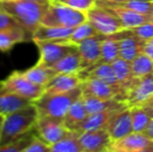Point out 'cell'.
Listing matches in <instances>:
<instances>
[{"instance_id": "7c38bea8", "label": "cell", "mask_w": 153, "mask_h": 152, "mask_svg": "<svg viewBox=\"0 0 153 152\" xmlns=\"http://www.w3.org/2000/svg\"><path fill=\"white\" fill-rule=\"evenodd\" d=\"M96 4L97 5L103 6V7L111 10V13H114L120 19L123 27L126 29L134 28V27L140 26V25L144 24L146 22H151V21H153L152 16H148V15H144L141 14V13L134 12V10H129V8H126L121 5H117V4H113V3H106V2L98 1V0H96Z\"/></svg>"}, {"instance_id": "4316f807", "label": "cell", "mask_w": 153, "mask_h": 152, "mask_svg": "<svg viewBox=\"0 0 153 152\" xmlns=\"http://www.w3.org/2000/svg\"><path fill=\"white\" fill-rule=\"evenodd\" d=\"M79 134L76 130H69L62 140L51 145V152H83Z\"/></svg>"}, {"instance_id": "5bb4252c", "label": "cell", "mask_w": 153, "mask_h": 152, "mask_svg": "<svg viewBox=\"0 0 153 152\" xmlns=\"http://www.w3.org/2000/svg\"><path fill=\"white\" fill-rule=\"evenodd\" d=\"M104 35H96L88 38L77 45L79 54L81 56L82 69L99 63L101 59V42L104 40ZM81 69V70H82Z\"/></svg>"}, {"instance_id": "52a82bcc", "label": "cell", "mask_w": 153, "mask_h": 152, "mask_svg": "<svg viewBox=\"0 0 153 152\" xmlns=\"http://www.w3.org/2000/svg\"><path fill=\"white\" fill-rule=\"evenodd\" d=\"M34 44L38 46L39 51H40V59L38 63L48 66V67H52L65 55L77 49V45L67 43L65 39L64 40L36 42Z\"/></svg>"}, {"instance_id": "7a4b0ae2", "label": "cell", "mask_w": 153, "mask_h": 152, "mask_svg": "<svg viewBox=\"0 0 153 152\" xmlns=\"http://www.w3.org/2000/svg\"><path fill=\"white\" fill-rule=\"evenodd\" d=\"M38 118L39 112L33 102L20 110L4 116L0 147L10 144L34 131V126Z\"/></svg>"}, {"instance_id": "e0dca14e", "label": "cell", "mask_w": 153, "mask_h": 152, "mask_svg": "<svg viewBox=\"0 0 153 152\" xmlns=\"http://www.w3.org/2000/svg\"><path fill=\"white\" fill-rule=\"evenodd\" d=\"M78 75L80 76L81 80H83L85 78H99L101 80H104L105 82L109 83V85H114V87H122L123 89L121 83L119 82V80H118L115 75L111 64L97 63L95 65L91 66V67L82 69L78 73Z\"/></svg>"}, {"instance_id": "3957f363", "label": "cell", "mask_w": 153, "mask_h": 152, "mask_svg": "<svg viewBox=\"0 0 153 152\" xmlns=\"http://www.w3.org/2000/svg\"><path fill=\"white\" fill-rule=\"evenodd\" d=\"M82 96L81 85L67 93L61 94H43L39 99L33 101L39 112V116L62 119L70 106Z\"/></svg>"}, {"instance_id": "f6af8a7d", "label": "cell", "mask_w": 153, "mask_h": 152, "mask_svg": "<svg viewBox=\"0 0 153 152\" xmlns=\"http://www.w3.org/2000/svg\"><path fill=\"white\" fill-rule=\"evenodd\" d=\"M2 1H10V0H0V2H2Z\"/></svg>"}, {"instance_id": "ee69618b", "label": "cell", "mask_w": 153, "mask_h": 152, "mask_svg": "<svg viewBox=\"0 0 153 152\" xmlns=\"http://www.w3.org/2000/svg\"><path fill=\"white\" fill-rule=\"evenodd\" d=\"M141 105H153V95L150 98H148V99L146 100L143 104H141Z\"/></svg>"}, {"instance_id": "bcb514c9", "label": "cell", "mask_w": 153, "mask_h": 152, "mask_svg": "<svg viewBox=\"0 0 153 152\" xmlns=\"http://www.w3.org/2000/svg\"><path fill=\"white\" fill-rule=\"evenodd\" d=\"M152 6H153V0H152Z\"/></svg>"}, {"instance_id": "83f0119b", "label": "cell", "mask_w": 153, "mask_h": 152, "mask_svg": "<svg viewBox=\"0 0 153 152\" xmlns=\"http://www.w3.org/2000/svg\"><path fill=\"white\" fill-rule=\"evenodd\" d=\"M111 67H113L117 79L119 80L123 89L126 92V90L130 87V85L133 82V80L137 78L132 73L130 62L125 61V59H121V57H118L115 62L111 63Z\"/></svg>"}, {"instance_id": "d590c367", "label": "cell", "mask_w": 153, "mask_h": 152, "mask_svg": "<svg viewBox=\"0 0 153 152\" xmlns=\"http://www.w3.org/2000/svg\"><path fill=\"white\" fill-rule=\"evenodd\" d=\"M55 1L85 13L96 6V0H55Z\"/></svg>"}, {"instance_id": "7bdbcfd3", "label": "cell", "mask_w": 153, "mask_h": 152, "mask_svg": "<svg viewBox=\"0 0 153 152\" xmlns=\"http://www.w3.org/2000/svg\"><path fill=\"white\" fill-rule=\"evenodd\" d=\"M3 122H4V116L0 114V140L2 136V130H3Z\"/></svg>"}, {"instance_id": "d6a6232c", "label": "cell", "mask_w": 153, "mask_h": 152, "mask_svg": "<svg viewBox=\"0 0 153 152\" xmlns=\"http://www.w3.org/2000/svg\"><path fill=\"white\" fill-rule=\"evenodd\" d=\"M117 5L124 6V7L132 10L134 12L153 17L152 0H127L125 2L117 4Z\"/></svg>"}, {"instance_id": "9c48e42d", "label": "cell", "mask_w": 153, "mask_h": 152, "mask_svg": "<svg viewBox=\"0 0 153 152\" xmlns=\"http://www.w3.org/2000/svg\"><path fill=\"white\" fill-rule=\"evenodd\" d=\"M107 152H153V140L143 132H131L119 140L111 141Z\"/></svg>"}, {"instance_id": "ab89813d", "label": "cell", "mask_w": 153, "mask_h": 152, "mask_svg": "<svg viewBox=\"0 0 153 152\" xmlns=\"http://www.w3.org/2000/svg\"><path fill=\"white\" fill-rule=\"evenodd\" d=\"M143 133L145 134L146 136H148L149 139L153 140V119L150 120L149 124H148V126L146 127V129L143 131Z\"/></svg>"}, {"instance_id": "1f68e13d", "label": "cell", "mask_w": 153, "mask_h": 152, "mask_svg": "<svg viewBox=\"0 0 153 152\" xmlns=\"http://www.w3.org/2000/svg\"><path fill=\"white\" fill-rule=\"evenodd\" d=\"M132 120V129L134 132H143L149 124L151 118L147 115L141 105L129 106Z\"/></svg>"}, {"instance_id": "603a6c76", "label": "cell", "mask_w": 153, "mask_h": 152, "mask_svg": "<svg viewBox=\"0 0 153 152\" xmlns=\"http://www.w3.org/2000/svg\"><path fill=\"white\" fill-rule=\"evenodd\" d=\"M53 70L56 73H67V74H78L82 69L81 66V56L79 54L78 48L72 51L69 54L65 55L56 64L52 66Z\"/></svg>"}, {"instance_id": "8fae6325", "label": "cell", "mask_w": 153, "mask_h": 152, "mask_svg": "<svg viewBox=\"0 0 153 152\" xmlns=\"http://www.w3.org/2000/svg\"><path fill=\"white\" fill-rule=\"evenodd\" d=\"M82 96L100 98V99H111L117 98L121 100L125 94L122 87H117L105 82L99 78H85L81 81Z\"/></svg>"}, {"instance_id": "e575fe53", "label": "cell", "mask_w": 153, "mask_h": 152, "mask_svg": "<svg viewBox=\"0 0 153 152\" xmlns=\"http://www.w3.org/2000/svg\"><path fill=\"white\" fill-rule=\"evenodd\" d=\"M24 152H51V146L34 132L30 143Z\"/></svg>"}, {"instance_id": "ffe728a7", "label": "cell", "mask_w": 153, "mask_h": 152, "mask_svg": "<svg viewBox=\"0 0 153 152\" xmlns=\"http://www.w3.org/2000/svg\"><path fill=\"white\" fill-rule=\"evenodd\" d=\"M30 103H32L30 100L25 99L6 90L0 80V114L6 116Z\"/></svg>"}, {"instance_id": "f1b7e54d", "label": "cell", "mask_w": 153, "mask_h": 152, "mask_svg": "<svg viewBox=\"0 0 153 152\" xmlns=\"http://www.w3.org/2000/svg\"><path fill=\"white\" fill-rule=\"evenodd\" d=\"M96 35H99V33L95 29V27L91 24V22L87 20L81 24L77 25L76 27H74L71 36L69 38L65 39V41L67 43H70V44L78 45L83 40L94 37Z\"/></svg>"}, {"instance_id": "b9f144b4", "label": "cell", "mask_w": 153, "mask_h": 152, "mask_svg": "<svg viewBox=\"0 0 153 152\" xmlns=\"http://www.w3.org/2000/svg\"><path fill=\"white\" fill-rule=\"evenodd\" d=\"M98 1L106 2V3H113V4H119V3H122V2L127 1V0H98Z\"/></svg>"}, {"instance_id": "d4e9b609", "label": "cell", "mask_w": 153, "mask_h": 152, "mask_svg": "<svg viewBox=\"0 0 153 152\" xmlns=\"http://www.w3.org/2000/svg\"><path fill=\"white\" fill-rule=\"evenodd\" d=\"M88 115L89 114H88L80 97L70 106L68 112L66 113V115L62 118V121H64L65 126L68 129L76 130V128L79 126V124L87 118Z\"/></svg>"}, {"instance_id": "44dd1931", "label": "cell", "mask_w": 153, "mask_h": 152, "mask_svg": "<svg viewBox=\"0 0 153 152\" xmlns=\"http://www.w3.org/2000/svg\"><path fill=\"white\" fill-rule=\"evenodd\" d=\"M120 110H104V112H98V113H93L87 116L85 120L79 124V126L76 128V131L79 133L85 131H89V130H95V129H100V128H105L111 118Z\"/></svg>"}, {"instance_id": "d6986e66", "label": "cell", "mask_w": 153, "mask_h": 152, "mask_svg": "<svg viewBox=\"0 0 153 152\" xmlns=\"http://www.w3.org/2000/svg\"><path fill=\"white\" fill-rule=\"evenodd\" d=\"M88 114L104 112V110H120L129 108L126 102L121 101L117 98L111 99H100V98L91 97V96H81Z\"/></svg>"}, {"instance_id": "484cf974", "label": "cell", "mask_w": 153, "mask_h": 152, "mask_svg": "<svg viewBox=\"0 0 153 152\" xmlns=\"http://www.w3.org/2000/svg\"><path fill=\"white\" fill-rule=\"evenodd\" d=\"M21 73L32 82L44 85V87L55 74H57L51 67L42 65L40 63H36L34 66H32L31 68L25 70V71H21Z\"/></svg>"}, {"instance_id": "8992f818", "label": "cell", "mask_w": 153, "mask_h": 152, "mask_svg": "<svg viewBox=\"0 0 153 152\" xmlns=\"http://www.w3.org/2000/svg\"><path fill=\"white\" fill-rule=\"evenodd\" d=\"M87 18L101 35L108 36L124 29L120 19L114 13L97 4L87 12Z\"/></svg>"}, {"instance_id": "f35d334b", "label": "cell", "mask_w": 153, "mask_h": 152, "mask_svg": "<svg viewBox=\"0 0 153 152\" xmlns=\"http://www.w3.org/2000/svg\"><path fill=\"white\" fill-rule=\"evenodd\" d=\"M143 52L145 54H147L148 56H150L153 59V38L149 39V40L145 41V44H144Z\"/></svg>"}, {"instance_id": "277c9868", "label": "cell", "mask_w": 153, "mask_h": 152, "mask_svg": "<svg viewBox=\"0 0 153 152\" xmlns=\"http://www.w3.org/2000/svg\"><path fill=\"white\" fill-rule=\"evenodd\" d=\"M87 13L75 10L70 6L51 0L48 8L42 18L41 24L49 26L74 28L77 25L87 21Z\"/></svg>"}, {"instance_id": "ac0fdd59", "label": "cell", "mask_w": 153, "mask_h": 152, "mask_svg": "<svg viewBox=\"0 0 153 152\" xmlns=\"http://www.w3.org/2000/svg\"><path fill=\"white\" fill-rule=\"evenodd\" d=\"M32 41V35L23 26L0 29V51L7 52L18 43Z\"/></svg>"}, {"instance_id": "8d00e7d4", "label": "cell", "mask_w": 153, "mask_h": 152, "mask_svg": "<svg viewBox=\"0 0 153 152\" xmlns=\"http://www.w3.org/2000/svg\"><path fill=\"white\" fill-rule=\"evenodd\" d=\"M132 36L142 39L144 41H147L153 38V21L151 22H146L144 24L137 26L134 28L129 29Z\"/></svg>"}, {"instance_id": "74e56055", "label": "cell", "mask_w": 153, "mask_h": 152, "mask_svg": "<svg viewBox=\"0 0 153 152\" xmlns=\"http://www.w3.org/2000/svg\"><path fill=\"white\" fill-rule=\"evenodd\" d=\"M13 26H21V25L10 14H7L6 12L0 8V29Z\"/></svg>"}, {"instance_id": "7402d4cb", "label": "cell", "mask_w": 153, "mask_h": 152, "mask_svg": "<svg viewBox=\"0 0 153 152\" xmlns=\"http://www.w3.org/2000/svg\"><path fill=\"white\" fill-rule=\"evenodd\" d=\"M74 28H66V27L49 26V25L41 24L32 33V42H43V41H55L64 40L71 36Z\"/></svg>"}, {"instance_id": "ba28073f", "label": "cell", "mask_w": 153, "mask_h": 152, "mask_svg": "<svg viewBox=\"0 0 153 152\" xmlns=\"http://www.w3.org/2000/svg\"><path fill=\"white\" fill-rule=\"evenodd\" d=\"M36 133L43 139L49 145L62 140L69 132L68 128L65 126L64 121L61 118L50 117V116H39L34 126Z\"/></svg>"}, {"instance_id": "f546056e", "label": "cell", "mask_w": 153, "mask_h": 152, "mask_svg": "<svg viewBox=\"0 0 153 152\" xmlns=\"http://www.w3.org/2000/svg\"><path fill=\"white\" fill-rule=\"evenodd\" d=\"M119 54H120L119 40L104 38V40L101 42V59L99 63L111 64L118 57H120Z\"/></svg>"}, {"instance_id": "5b68a950", "label": "cell", "mask_w": 153, "mask_h": 152, "mask_svg": "<svg viewBox=\"0 0 153 152\" xmlns=\"http://www.w3.org/2000/svg\"><path fill=\"white\" fill-rule=\"evenodd\" d=\"M1 81L6 90L32 102L39 99L44 94V85L32 82L23 75L21 71L13 72L10 75Z\"/></svg>"}, {"instance_id": "836d02e7", "label": "cell", "mask_w": 153, "mask_h": 152, "mask_svg": "<svg viewBox=\"0 0 153 152\" xmlns=\"http://www.w3.org/2000/svg\"><path fill=\"white\" fill-rule=\"evenodd\" d=\"M34 131L30 132V133L26 134V136H22V138L18 139V140L14 141V142L10 143L7 145L0 147V152H24L26 147L29 145L31 141V138L33 136Z\"/></svg>"}, {"instance_id": "cb8c5ba5", "label": "cell", "mask_w": 153, "mask_h": 152, "mask_svg": "<svg viewBox=\"0 0 153 152\" xmlns=\"http://www.w3.org/2000/svg\"><path fill=\"white\" fill-rule=\"evenodd\" d=\"M120 43V54L119 56L125 61L131 62L135 56L143 52L145 41L142 39L130 36L119 40Z\"/></svg>"}, {"instance_id": "4dcf8cb0", "label": "cell", "mask_w": 153, "mask_h": 152, "mask_svg": "<svg viewBox=\"0 0 153 152\" xmlns=\"http://www.w3.org/2000/svg\"><path fill=\"white\" fill-rule=\"evenodd\" d=\"M134 77H142L153 72V59L144 52L140 53L130 62Z\"/></svg>"}, {"instance_id": "30bf717a", "label": "cell", "mask_w": 153, "mask_h": 152, "mask_svg": "<svg viewBox=\"0 0 153 152\" xmlns=\"http://www.w3.org/2000/svg\"><path fill=\"white\" fill-rule=\"evenodd\" d=\"M153 95V72L145 76L137 77L126 90L122 101L128 106L141 105Z\"/></svg>"}, {"instance_id": "6da1fadb", "label": "cell", "mask_w": 153, "mask_h": 152, "mask_svg": "<svg viewBox=\"0 0 153 152\" xmlns=\"http://www.w3.org/2000/svg\"><path fill=\"white\" fill-rule=\"evenodd\" d=\"M50 2L51 0H10L0 2V8L32 35L41 25Z\"/></svg>"}, {"instance_id": "9a60e30c", "label": "cell", "mask_w": 153, "mask_h": 152, "mask_svg": "<svg viewBox=\"0 0 153 152\" xmlns=\"http://www.w3.org/2000/svg\"><path fill=\"white\" fill-rule=\"evenodd\" d=\"M105 129L111 136V141L119 140L123 136L133 132L130 108H125L114 116Z\"/></svg>"}, {"instance_id": "4fadbf2b", "label": "cell", "mask_w": 153, "mask_h": 152, "mask_svg": "<svg viewBox=\"0 0 153 152\" xmlns=\"http://www.w3.org/2000/svg\"><path fill=\"white\" fill-rule=\"evenodd\" d=\"M79 140L83 152H107L111 142V136L105 128L81 132Z\"/></svg>"}, {"instance_id": "60d3db41", "label": "cell", "mask_w": 153, "mask_h": 152, "mask_svg": "<svg viewBox=\"0 0 153 152\" xmlns=\"http://www.w3.org/2000/svg\"><path fill=\"white\" fill-rule=\"evenodd\" d=\"M141 106L144 108V110L147 113V115L149 116L151 119H153V105H141Z\"/></svg>"}, {"instance_id": "2e32d148", "label": "cell", "mask_w": 153, "mask_h": 152, "mask_svg": "<svg viewBox=\"0 0 153 152\" xmlns=\"http://www.w3.org/2000/svg\"><path fill=\"white\" fill-rule=\"evenodd\" d=\"M81 81L82 80L78 74L57 73L45 85L44 94L67 93L79 87Z\"/></svg>"}]
</instances>
